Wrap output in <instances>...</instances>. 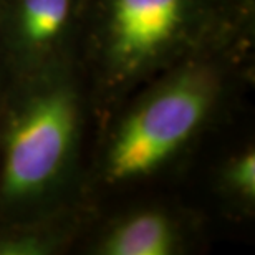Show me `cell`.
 <instances>
[{"mask_svg":"<svg viewBox=\"0 0 255 255\" xmlns=\"http://www.w3.org/2000/svg\"><path fill=\"white\" fill-rule=\"evenodd\" d=\"M85 120L83 90L65 63L22 80L0 105V212L37 217L66 191Z\"/></svg>","mask_w":255,"mask_h":255,"instance_id":"obj_1","label":"cell"},{"mask_svg":"<svg viewBox=\"0 0 255 255\" xmlns=\"http://www.w3.org/2000/svg\"><path fill=\"white\" fill-rule=\"evenodd\" d=\"M91 57L110 98L149 83L222 37L224 0H96Z\"/></svg>","mask_w":255,"mask_h":255,"instance_id":"obj_2","label":"cell"},{"mask_svg":"<svg viewBox=\"0 0 255 255\" xmlns=\"http://www.w3.org/2000/svg\"><path fill=\"white\" fill-rule=\"evenodd\" d=\"M149 83L105 144L100 177L106 186L146 179L181 154L217 111L226 75L206 52L174 65Z\"/></svg>","mask_w":255,"mask_h":255,"instance_id":"obj_3","label":"cell"},{"mask_svg":"<svg viewBox=\"0 0 255 255\" xmlns=\"http://www.w3.org/2000/svg\"><path fill=\"white\" fill-rule=\"evenodd\" d=\"M83 0H0V53L12 80L70 63Z\"/></svg>","mask_w":255,"mask_h":255,"instance_id":"obj_4","label":"cell"},{"mask_svg":"<svg viewBox=\"0 0 255 255\" xmlns=\"http://www.w3.org/2000/svg\"><path fill=\"white\" fill-rule=\"evenodd\" d=\"M182 227L171 212L141 207L118 217L95 241L100 255H174L182 249Z\"/></svg>","mask_w":255,"mask_h":255,"instance_id":"obj_5","label":"cell"},{"mask_svg":"<svg viewBox=\"0 0 255 255\" xmlns=\"http://www.w3.org/2000/svg\"><path fill=\"white\" fill-rule=\"evenodd\" d=\"M70 231L43 222H18L0 232V255H50L65 246Z\"/></svg>","mask_w":255,"mask_h":255,"instance_id":"obj_6","label":"cell"},{"mask_svg":"<svg viewBox=\"0 0 255 255\" xmlns=\"http://www.w3.org/2000/svg\"><path fill=\"white\" fill-rule=\"evenodd\" d=\"M222 194L232 199L237 206L252 209L255 204V151L244 147L222 164L219 172Z\"/></svg>","mask_w":255,"mask_h":255,"instance_id":"obj_7","label":"cell"},{"mask_svg":"<svg viewBox=\"0 0 255 255\" xmlns=\"http://www.w3.org/2000/svg\"><path fill=\"white\" fill-rule=\"evenodd\" d=\"M83 2H85V10H86V8H88V5H90V0H83Z\"/></svg>","mask_w":255,"mask_h":255,"instance_id":"obj_8","label":"cell"},{"mask_svg":"<svg viewBox=\"0 0 255 255\" xmlns=\"http://www.w3.org/2000/svg\"><path fill=\"white\" fill-rule=\"evenodd\" d=\"M0 90H2V88H0ZM2 96L3 95H2V91H0V105H2Z\"/></svg>","mask_w":255,"mask_h":255,"instance_id":"obj_9","label":"cell"}]
</instances>
